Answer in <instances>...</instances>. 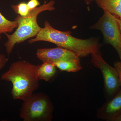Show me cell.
I'll return each instance as SVG.
<instances>
[{"instance_id": "3", "label": "cell", "mask_w": 121, "mask_h": 121, "mask_svg": "<svg viewBox=\"0 0 121 121\" xmlns=\"http://www.w3.org/2000/svg\"><path fill=\"white\" fill-rule=\"evenodd\" d=\"M55 4L54 1L51 0L48 3L30 10L26 16H17L15 20L18 25L16 30L12 35L5 34L8 39L4 45L8 55L12 52L16 44L37 35L41 28L37 23V16L43 11L54 10L55 9Z\"/></svg>"}, {"instance_id": "11", "label": "cell", "mask_w": 121, "mask_h": 121, "mask_svg": "<svg viewBox=\"0 0 121 121\" xmlns=\"http://www.w3.org/2000/svg\"><path fill=\"white\" fill-rule=\"evenodd\" d=\"M60 70L67 72H76L82 69L80 62L60 61L53 63Z\"/></svg>"}, {"instance_id": "16", "label": "cell", "mask_w": 121, "mask_h": 121, "mask_svg": "<svg viewBox=\"0 0 121 121\" xmlns=\"http://www.w3.org/2000/svg\"><path fill=\"white\" fill-rule=\"evenodd\" d=\"M114 67L117 69L119 75V80L121 89V61L117 62L114 63Z\"/></svg>"}, {"instance_id": "5", "label": "cell", "mask_w": 121, "mask_h": 121, "mask_svg": "<svg viewBox=\"0 0 121 121\" xmlns=\"http://www.w3.org/2000/svg\"><path fill=\"white\" fill-rule=\"evenodd\" d=\"M94 66L102 72L104 82V90L107 99L113 97L121 89L119 75L117 69L104 60L99 50L91 54Z\"/></svg>"}, {"instance_id": "20", "label": "cell", "mask_w": 121, "mask_h": 121, "mask_svg": "<svg viewBox=\"0 0 121 121\" xmlns=\"http://www.w3.org/2000/svg\"><path fill=\"white\" fill-rule=\"evenodd\" d=\"M119 18H120V19H121V16L120 17H119Z\"/></svg>"}, {"instance_id": "1", "label": "cell", "mask_w": 121, "mask_h": 121, "mask_svg": "<svg viewBox=\"0 0 121 121\" xmlns=\"http://www.w3.org/2000/svg\"><path fill=\"white\" fill-rule=\"evenodd\" d=\"M70 31H62L55 29L48 21L44 22L35 39L28 41L31 44L39 41H44L55 44L57 47L71 51L78 54L79 57L86 56L99 50L102 44L97 39H83L71 35Z\"/></svg>"}, {"instance_id": "13", "label": "cell", "mask_w": 121, "mask_h": 121, "mask_svg": "<svg viewBox=\"0 0 121 121\" xmlns=\"http://www.w3.org/2000/svg\"><path fill=\"white\" fill-rule=\"evenodd\" d=\"M11 7L16 13L22 17L27 16L30 11L27 4L25 2H21L17 5H12Z\"/></svg>"}, {"instance_id": "14", "label": "cell", "mask_w": 121, "mask_h": 121, "mask_svg": "<svg viewBox=\"0 0 121 121\" xmlns=\"http://www.w3.org/2000/svg\"><path fill=\"white\" fill-rule=\"evenodd\" d=\"M27 4L29 8L31 10L37 8V6L40 5V4L39 0H30Z\"/></svg>"}, {"instance_id": "4", "label": "cell", "mask_w": 121, "mask_h": 121, "mask_svg": "<svg viewBox=\"0 0 121 121\" xmlns=\"http://www.w3.org/2000/svg\"><path fill=\"white\" fill-rule=\"evenodd\" d=\"M19 117L24 121H51L54 107L50 98L45 93H33L24 101Z\"/></svg>"}, {"instance_id": "6", "label": "cell", "mask_w": 121, "mask_h": 121, "mask_svg": "<svg viewBox=\"0 0 121 121\" xmlns=\"http://www.w3.org/2000/svg\"><path fill=\"white\" fill-rule=\"evenodd\" d=\"M104 11L102 16L91 28L101 32L105 43L113 46L121 61V33L119 25L115 16L107 11Z\"/></svg>"}, {"instance_id": "2", "label": "cell", "mask_w": 121, "mask_h": 121, "mask_svg": "<svg viewBox=\"0 0 121 121\" xmlns=\"http://www.w3.org/2000/svg\"><path fill=\"white\" fill-rule=\"evenodd\" d=\"M37 65L25 60L11 64L8 70L2 74L1 80L12 84L11 94L14 99L25 101L39 88Z\"/></svg>"}, {"instance_id": "18", "label": "cell", "mask_w": 121, "mask_h": 121, "mask_svg": "<svg viewBox=\"0 0 121 121\" xmlns=\"http://www.w3.org/2000/svg\"><path fill=\"white\" fill-rule=\"evenodd\" d=\"M112 121H121V113L114 118Z\"/></svg>"}, {"instance_id": "19", "label": "cell", "mask_w": 121, "mask_h": 121, "mask_svg": "<svg viewBox=\"0 0 121 121\" xmlns=\"http://www.w3.org/2000/svg\"><path fill=\"white\" fill-rule=\"evenodd\" d=\"M94 1H95V0H84L85 3L87 5H89L90 4H91V2H93Z\"/></svg>"}, {"instance_id": "8", "label": "cell", "mask_w": 121, "mask_h": 121, "mask_svg": "<svg viewBox=\"0 0 121 121\" xmlns=\"http://www.w3.org/2000/svg\"><path fill=\"white\" fill-rule=\"evenodd\" d=\"M121 113V89L114 97L108 99L97 111L99 119L112 121Z\"/></svg>"}, {"instance_id": "9", "label": "cell", "mask_w": 121, "mask_h": 121, "mask_svg": "<svg viewBox=\"0 0 121 121\" xmlns=\"http://www.w3.org/2000/svg\"><path fill=\"white\" fill-rule=\"evenodd\" d=\"M43 63L41 65H37L38 78L39 80L50 82L56 75L57 68L53 63L49 62Z\"/></svg>"}, {"instance_id": "7", "label": "cell", "mask_w": 121, "mask_h": 121, "mask_svg": "<svg viewBox=\"0 0 121 121\" xmlns=\"http://www.w3.org/2000/svg\"><path fill=\"white\" fill-rule=\"evenodd\" d=\"M36 55L38 58L43 62L54 63L64 60L80 62V57L78 54L59 47L38 49Z\"/></svg>"}, {"instance_id": "10", "label": "cell", "mask_w": 121, "mask_h": 121, "mask_svg": "<svg viewBox=\"0 0 121 121\" xmlns=\"http://www.w3.org/2000/svg\"><path fill=\"white\" fill-rule=\"evenodd\" d=\"M98 7L115 16H121V0H95Z\"/></svg>"}, {"instance_id": "12", "label": "cell", "mask_w": 121, "mask_h": 121, "mask_svg": "<svg viewBox=\"0 0 121 121\" xmlns=\"http://www.w3.org/2000/svg\"><path fill=\"white\" fill-rule=\"evenodd\" d=\"M17 26L16 21L7 19L0 12V39L1 38V34L12 32L15 28H17Z\"/></svg>"}, {"instance_id": "17", "label": "cell", "mask_w": 121, "mask_h": 121, "mask_svg": "<svg viewBox=\"0 0 121 121\" xmlns=\"http://www.w3.org/2000/svg\"><path fill=\"white\" fill-rule=\"evenodd\" d=\"M115 19H116V20L117 21V22L118 24V25H119V29H120L121 33V20L116 16H115Z\"/></svg>"}, {"instance_id": "15", "label": "cell", "mask_w": 121, "mask_h": 121, "mask_svg": "<svg viewBox=\"0 0 121 121\" xmlns=\"http://www.w3.org/2000/svg\"><path fill=\"white\" fill-rule=\"evenodd\" d=\"M8 59L3 54H0V70H1L8 62Z\"/></svg>"}]
</instances>
